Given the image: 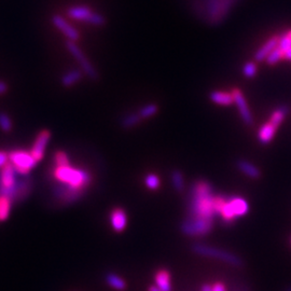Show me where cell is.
Here are the masks:
<instances>
[{
    "mask_svg": "<svg viewBox=\"0 0 291 291\" xmlns=\"http://www.w3.org/2000/svg\"><path fill=\"white\" fill-rule=\"evenodd\" d=\"M155 286L159 287L162 291H171V284H170V274L167 270H159L155 273Z\"/></svg>",
    "mask_w": 291,
    "mask_h": 291,
    "instance_id": "e0dca14e",
    "label": "cell"
},
{
    "mask_svg": "<svg viewBox=\"0 0 291 291\" xmlns=\"http://www.w3.org/2000/svg\"><path fill=\"white\" fill-rule=\"evenodd\" d=\"M237 167L243 174H245L250 178L257 179L261 176V171H260V169L257 167V166H254L250 162H248V161H245V160L237 161Z\"/></svg>",
    "mask_w": 291,
    "mask_h": 291,
    "instance_id": "d6986e66",
    "label": "cell"
},
{
    "mask_svg": "<svg viewBox=\"0 0 291 291\" xmlns=\"http://www.w3.org/2000/svg\"><path fill=\"white\" fill-rule=\"evenodd\" d=\"M0 128L3 132H11L13 128V123L11 118L9 117V114L4 112H0Z\"/></svg>",
    "mask_w": 291,
    "mask_h": 291,
    "instance_id": "f1b7e54d",
    "label": "cell"
},
{
    "mask_svg": "<svg viewBox=\"0 0 291 291\" xmlns=\"http://www.w3.org/2000/svg\"><path fill=\"white\" fill-rule=\"evenodd\" d=\"M145 184H146V186H147L148 189L157 190V189H159L161 181H160L159 176H157L155 174H149L146 176Z\"/></svg>",
    "mask_w": 291,
    "mask_h": 291,
    "instance_id": "f546056e",
    "label": "cell"
},
{
    "mask_svg": "<svg viewBox=\"0 0 291 291\" xmlns=\"http://www.w3.org/2000/svg\"><path fill=\"white\" fill-rule=\"evenodd\" d=\"M53 192L57 199L65 203V204H69V203H74L78 201L83 195V193H84V191L77 190L71 188V187L62 185V184L55 186Z\"/></svg>",
    "mask_w": 291,
    "mask_h": 291,
    "instance_id": "8fae6325",
    "label": "cell"
},
{
    "mask_svg": "<svg viewBox=\"0 0 291 291\" xmlns=\"http://www.w3.org/2000/svg\"><path fill=\"white\" fill-rule=\"evenodd\" d=\"M148 291H162L159 287H157V286H150V287L148 288Z\"/></svg>",
    "mask_w": 291,
    "mask_h": 291,
    "instance_id": "f35d334b",
    "label": "cell"
},
{
    "mask_svg": "<svg viewBox=\"0 0 291 291\" xmlns=\"http://www.w3.org/2000/svg\"><path fill=\"white\" fill-rule=\"evenodd\" d=\"M284 55H285L284 51L277 45L276 48H275L267 57V63L269 65H275L276 63H278L280 60L284 59Z\"/></svg>",
    "mask_w": 291,
    "mask_h": 291,
    "instance_id": "83f0119b",
    "label": "cell"
},
{
    "mask_svg": "<svg viewBox=\"0 0 291 291\" xmlns=\"http://www.w3.org/2000/svg\"><path fill=\"white\" fill-rule=\"evenodd\" d=\"M17 171L8 163L0 171V195L7 196L15 201V186H17Z\"/></svg>",
    "mask_w": 291,
    "mask_h": 291,
    "instance_id": "52a82bcc",
    "label": "cell"
},
{
    "mask_svg": "<svg viewBox=\"0 0 291 291\" xmlns=\"http://www.w3.org/2000/svg\"><path fill=\"white\" fill-rule=\"evenodd\" d=\"M83 78V72L79 69H71L67 71L64 76L61 78L62 85L65 87H71L77 84Z\"/></svg>",
    "mask_w": 291,
    "mask_h": 291,
    "instance_id": "ac0fdd59",
    "label": "cell"
},
{
    "mask_svg": "<svg viewBox=\"0 0 291 291\" xmlns=\"http://www.w3.org/2000/svg\"><path fill=\"white\" fill-rule=\"evenodd\" d=\"M9 161L15 171L20 175H28L29 171L38 163L30 151L26 150H13L9 154Z\"/></svg>",
    "mask_w": 291,
    "mask_h": 291,
    "instance_id": "277c9868",
    "label": "cell"
},
{
    "mask_svg": "<svg viewBox=\"0 0 291 291\" xmlns=\"http://www.w3.org/2000/svg\"><path fill=\"white\" fill-rule=\"evenodd\" d=\"M158 111H159L158 105H155V104H147V105H145L144 107L139 109L138 114L143 120H145V119H149L155 116V114L158 113Z\"/></svg>",
    "mask_w": 291,
    "mask_h": 291,
    "instance_id": "484cf974",
    "label": "cell"
},
{
    "mask_svg": "<svg viewBox=\"0 0 291 291\" xmlns=\"http://www.w3.org/2000/svg\"><path fill=\"white\" fill-rule=\"evenodd\" d=\"M212 229V220L204 219V218L192 217L186 220L181 225V231L186 235L190 236H201L209 233Z\"/></svg>",
    "mask_w": 291,
    "mask_h": 291,
    "instance_id": "ba28073f",
    "label": "cell"
},
{
    "mask_svg": "<svg viewBox=\"0 0 291 291\" xmlns=\"http://www.w3.org/2000/svg\"><path fill=\"white\" fill-rule=\"evenodd\" d=\"M257 72H258V67L254 63H251V62L246 63L243 67V74L247 78H253L256 76Z\"/></svg>",
    "mask_w": 291,
    "mask_h": 291,
    "instance_id": "1f68e13d",
    "label": "cell"
},
{
    "mask_svg": "<svg viewBox=\"0 0 291 291\" xmlns=\"http://www.w3.org/2000/svg\"><path fill=\"white\" fill-rule=\"evenodd\" d=\"M110 223L116 232H122L127 226V215L124 209L117 207L110 212Z\"/></svg>",
    "mask_w": 291,
    "mask_h": 291,
    "instance_id": "9a60e30c",
    "label": "cell"
},
{
    "mask_svg": "<svg viewBox=\"0 0 291 291\" xmlns=\"http://www.w3.org/2000/svg\"><path fill=\"white\" fill-rule=\"evenodd\" d=\"M278 41H279V36H274V37L270 38L267 42L256 52V54H254V60L257 62H262L264 60H267L269 54L278 45Z\"/></svg>",
    "mask_w": 291,
    "mask_h": 291,
    "instance_id": "2e32d148",
    "label": "cell"
},
{
    "mask_svg": "<svg viewBox=\"0 0 291 291\" xmlns=\"http://www.w3.org/2000/svg\"><path fill=\"white\" fill-rule=\"evenodd\" d=\"M288 111H289L288 107H286V106L278 107L276 110H275L271 114V118H270V122H271L273 125L278 127L280 124H282V122L284 121L286 114L288 113Z\"/></svg>",
    "mask_w": 291,
    "mask_h": 291,
    "instance_id": "d4e9b609",
    "label": "cell"
},
{
    "mask_svg": "<svg viewBox=\"0 0 291 291\" xmlns=\"http://www.w3.org/2000/svg\"><path fill=\"white\" fill-rule=\"evenodd\" d=\"M170 177H171V183H173V186L176 191L181 192L185 189V179L180 170L175 169L171 171Z\"/></svg>",
    "mask_w": 291,
    "mask_h": 291,
    "instance_id": "4316f807",
    "label": "cell"
},
{
    "mask_svg": "<svg viewBox=\"0 0 291 291\" xmlns=\"http://www.w3.org/2000/svg\"><path fill=\"white\" fill-rule=\"evenodd\" d=\"M7 91H8V85H7V83L4 82V81L0 80V95L6 94Z\"/></svg>",
    "mask_w": 291,
    "mask_h": 291,
    "instance_id": "e575fe53",
    "label": "cell"
},
{
    "mask_svg": "<svg viewBox=\"0 0 291 291\" xmlns=\"http://www.w3.org/2000/svg\"><path fill=\"white\" fill-rule=\"evenodd\" d=\"M210 100L218 105L222 106H229L232 103H234V98H233L232 93L228 92H221V91H214L210 93Z\"/></svg>",
    "mask_w": 291,
    "mask_h": 291,
    "instance_id": "44dd1931",
    "label": "cell"
},
{
    "mask_svg": "<svg viewBox=\"0 0 291 291\" xmlns=\"http://www.w3.org/2000/svg\"><path fill=\"white\" fill-rule=\"evenodd\" d=\"M249 210L248 203L242 197H232L226 201L221 196L215 199V212L227 222L234 221L237 217L246 215Z\"/></svg>",
    "mask_w": 291,
    "mask_h": 291,
    "instance_id": "3957f363",
    "label": "cell"
},
{
    "mask_svg": "<svg viewBox=\"0 0 291 291\" xmlns=\"http://www.w3.org/2000/svg\"><path fill=\"white\" fill-rule=\"evenodd\" d=\"M143 119L140 118L138 112H131L124 116L121 120V126L123 128H132L134 126L138 125L142 122Z\"/></svg>",
    "mask_w": 291,
    "mask_h": 291,
    "instance_id": "603a6c76",
    "label": "cell"
},
{
    "mask_svg": "<svg viewBox=\"0 0 291 291\" xmlns=\"http://www.w3.org/2000/svg\"><path fill=\"white\" fill-rule=\"evenodd\" d=\"M67 14L72 20L86 22L94 26H103L106 23V20L102 14L93 11L87 6H72L67 10Z\"/></svg>",
    "mask_w": 291,
    "mask_h": 291,
    "instance_id": "8992f818",
    "label": "cell"
},
{
    "mask_svg": "<svg viewBox=\"0 0 291 291\" xmlns=\"http://www.w3.org/2000/svg\"><path fill=\"white\" fill-rule=\"evenodd\" d=\"M9 163V154L4 151H0V168H2Z\"/></svg>",
    "mask_w": 291,
    "mask_h": 291,
    "instance_id": "836d02e7",
    "label": "cell"
},
{
    "mask_svg": "<svg viewBox=\"0 0 291 291\" xmlns=\"http://www.w3.org/2000/svg\"><path fill=\"white\" fill-rule=\"evenodd\" d=\"M278 46L280 49H282L284 52L289 49L291 46V40L289 39V37L287 35H283L279 37V41H278Z\"/></svg>",
    "mask_w": 291,
    "mask_h": 291,
    "instance_id": "d6a6232c",
    "label": "cell"
},
{
    "mask_svg": "<svg viewBox=\"0 0 291 291\" xmlns=\"http://www.w3.org/2000/svg\"><path fill=\"white\" fill-rule=\"evenodd\" d=\"M276 126L273 125L271 122H268L260 127L258 133V138L262 144H269L273 139L275 133H276Z\"/></svg>",
    "mask_w": 291,
    "mask_h": 291,
    "instance_id": "ffe728a7",
    "label": "cell"
},
{
    "mask_svg": "<svg viewBox=\"0 0 291 291\" xmlns=\"http://www.w3.org/2000/svg\"><path fill=\"white\" fill-rule=\"evenodd\" d=\"M286 35H287V36H288V37H289V39L291 40V29H290V30H288V32H287V33H286Z\"/></svg>",
    "mask_w": 291,
    "mask_h": 291,
    "instance_id": "ab89813d",
    "label": "cell"
},
{
    "mask_svg": "<svg viewBox=\"0 0 291 291\" xmlns=\"http://www.w3.org/2000/svg\"><path fill=\"white\" fill-rule=\"evenodd\" d=\"M53 176L59 184L84 191L92 183V176L87 170L72 167L70 165L56 166Z\"/></svg>",
    "mask_w": 291,
    "mask_h": 291,
    "instance_id": "7a4b0ae2",
    "label": "cell"
},
{
    "mask_svg": "<svg viewBox=\"0 0 291 291\" xmlns=\"http://www.w3.org/2000/svg\"><path fill=\"white\" fill-rule=\"evenodd\" d=\"M212 291H226V288L221 283H216L212 286Z\"/></svg>",
    "mask_w": 291,
    "mask_h": 291,
    "instance_id": "d590c367",
    "label": "cell"
},
{
    "mask_svg": "<svg viewBox=\"0 0 291 291\" xmlns=\"http://www.w3.org/2000/svg\"><path fill=\"white\" fill-rule=\"evenodd\" d=\"M285 55H284V59H286V60H288V61H291V46L289 49H287L286 50L285 52Z\"/></svg>",
    "mask_w": 291,
    "mask_h": 291,
    "instance_id": "8d00e7d4",
    "label": "cell"
},
{
    "mask_svg": "<svg viewBox=\"0 0 291 291\" xmlns=\"http://www.w3.org/2000/svg\"><path fill=\"white\" fill-rule=\"evenodd\" d=\"M22 177L17 180L15 186V201H22L25 197H27L32 192L33 183L32 178L27 175H21Z\"/></svg>",
    "mask_w": 291,
    "mask_h": 291,
    "instance_id": "5bb4252c",
    "label": "cell"
},
{
    "mask_svg": "<svg viewBox=\"0 0 291 291\" xmlns=\"http://www.w3.org/2000/svg\"><path fill=\"white\" fill-rule=\"evenodd\" d=\"M54 162L56 166H66L69 164V158L65 151L59 150L54 153Z\"/></svg>",
    "mask_w": 291,
    "mask_h": 291,
    "instance_id": "4dcf8cb0",
    "label": "cell"
},
{
    "mask_svg": "<svg viewBox=\"0 0 291 291\" xmlns=\"http://www.w3.org/2000/svg\"><path fill=\"white\" fill-rule=\"evenodd\" d=\"M286 291H291V287H289V288H288L287 290H286Z\"/></svg>",
    "mask_w": 291,
    "mask_h": 291,
    "instance_id": "60d3db41",
    "label": "cell"
},
{
    "mask_svg": "<svg viewBox=\"0 0 291 291\" xmlns=\"http://www.w3.org/2000/svg\"><path fill=\"white\" fill-rule=\"evenodd\" d=\"M51 21H52V24H53L57 29H60L62 34H63L69 41H74V42H76V41L79 40L80 38L79 32H78L74 26L67 22L62 15L54 14L53 17H52Z\"/></svg>",
    "mask_w": 291,
    "mask_h": 291,
    "instance_id": "30bf717a",
    "label": "cell"
},
{
    "mask_svg": "<svg viewBox=\"0 0 291 291\" xmlns=\"http://www.w3.org/2000/svg\"><path fill=\"white\" fill-rule=\"evenodd\" d=\"M12 200L7 196L0 195V221L7 220L11 211Z\"/></svg>",
    "mask_w": 291,
    "mask_h": 291,
    "instance_id": "7402d4cb",
    "label": "cell"
},
{
    "mask_svg": "<svg viewBox=\"0 0 291 291\" xmlns=\"http://www.w3.org/2000/svg\"><path fill=\"white\" fill-rule=\"evenodd\" d=\"M231 93L233 95V98H234V103L238 107V110H240V113H241L244 122L248 124V125H251V124L253 123V119H252L250 110H249L246 98H245V96H244L243 92L240 89H233Z\"/></svg>",
    "mask_w": 291,
    "mask_h": 291,
    "instance_id": "4fadbf2b",
    "label": "cell"
},
{
    "mask_svg": "<svg viewBox=\"0 0 291 291\" xmlns=\"http://www.w3.org/2000/svg\"><path fill=\"white\" fill-rule=\"evenodd\" d=\"M202 291H212V286H210V285H204L202 287Z\"/></svg>",
    "mask_w": 291,
    "mask_h": 291,
    "instance_id": "74e56055",
    "label": "cell"
},
{
    "mask_svg": "<svg viewBox=\"0 0 291 291\" xmlns=\"http://www.w3.org/2000/svg\"><path fill=\"white\" fill-rule=\"evenodd\" d=\"M106 282L109 286H110V287L119 291H123L126 288V283L124 282V279H122L120 276H118V275L113 273H109L107 275Z\"/></svg>",
    "mask_w": 291,
    "mask_h": 291,
    "instance_id": "cb8c5ba5",
    "label": "cell"
},
{
    "mask_svg": "<svg viewBox=\"0 0 291 291\" xmlns=\"http://www.w3.org/2000/svg\"><path fill=\"white\" fill-rule=\"evenodd\" d=\"M66 48L68 50L69 53L75 57V60L78 62V64L80 65L82 70L84 71V74L92 80H96L98 78V74L96 69L93 67L90 63V61L87 60L86 55L83 53L82 50L78 46V44L74 41H66Z\"/></svg>",
    "mask_w": 291,
    "mask_h": 291,
    "instance_id": "9c48e42d",
    "label": "cell"
},
{
    "mask_svg": "<svg viewBox=\"0 0 291 291\" xmlns=\"http://www.w3.org/2000/svg\"><path fill=\"white\" fill-rule=\"evenodd\" d=\"M193 251L197 254H201V256L221 260V261L232 264L234 267L242 266V260L235 254L221 250V249H217L215 247L203 245V244H195V245H193Z\"/></svg>",
    "mask_w": 291,
    "mask_h": 291,
    "instance_id": "5b68a950",
    "label": "cell"
},
{
    "mask_svg": "<svg viewBox=\"0 0 291 291\" xmlns=\"http://www.w3.org/2000/svg\"><path fill=\"white\" fill-rule=\"evenodd\" d=\"M50 139L51 132L48 131V129H42V131L38 133L37 137H36L32 150H30V153H32L33 157L37 160V162H39V161L44 157L46 146H48Z\"/></svg>",
    "mask_w": 291,
    "mask_h": 291,
    "instance_id": "7c38bea8",
    "label": "cell"
},
{
    "mask_svg": "<svg viewBox=\"0 0 291 291\" xmlns=\"http://www.w3.org/2000/svg\"><path fill=\"white\" fill-rule=\"evenodd\" d=\"M215 199L211 186L206 181L200 180L192 190L191 212L195 218H204L212 220L215 212Z\"/></svg>",
    "mask_w": 291,
    "mask_h": 291,
    "instance_id": "6da1fadb",
    "label": "cell"
}]
</instances>
